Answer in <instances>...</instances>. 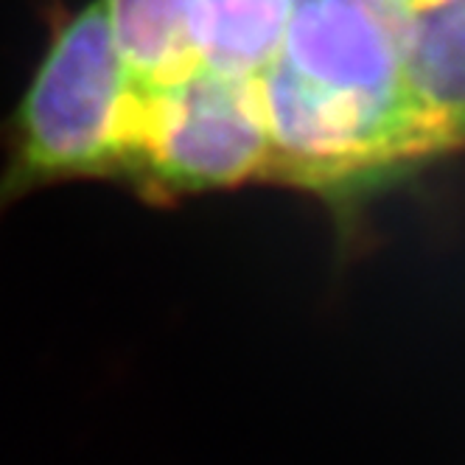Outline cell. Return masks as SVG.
<instances>
[{
  "label": "cell",
  "instance_id": "5b68a950",
  "mask_svg": "<svg viewBox=\"0 0 465 465\" xmlns=\"http://www.w3.org/2000/svg\"><path fill=\"white\" fill-rule=\"evenodd\" d=\"M115 48L138 90H157L199 68L196 0H102Z\"/></svg>",
  "mask_w": 465,
  "mask_h": 465
},
{
  "label": "cell",
  "instance_id": "7a4b0ae2",
  "mask_svg": "<svg viewBox=\"0 0 465 465\" xmlns=\"http://www.w3.org/2000/svg\"><path fill=\"white\" fill-rule=\"evenodd\" d=\"M270 172L272 143L258 79L199 64L174 84L135 93L121 180L149 203L232 188Z\"/></svg>",
  "mask_w": 465,
  "mask_h": 465
},
{
  "label": "cell",
  "instance_id": "277c9868",
  "mask_svg": "<svg viewBox=\"0 0 465 465\" xmlns=\"http://www.w3.org/2000/svg\"><path fill=\"white\" fill-rule=\"evenodd\" d=\"M401 82L449 146L465 141V0L412 9Z\"/></svg>",
  "mask_w": 465,
  "mask_h": 465
},
{
  "label": "cell",
  "instance_id": "8992f818",
  "mask_svg": "<svg viewBox=\"0 0 465 465\" xmlns=\"http://www.w3.org/2000/svg\"><path fill=\"white\" fill-rule=\"evenodd\" d=\"M294 0H196L199 64L232 79H258L281 56Z\"/></svg>",
  "mask_w": 465,
  "mask_h": 465
},
{
  "label": "cell",
  "instance_id": "6da1fadb",
  "mask_svg": "<svg viewBox=\"0 0 465 465\" xmlns=\"http://www.w3.org/2000/svg\"><path fill=\"white\" fill-rule=\"evenodd\" d=\"M135 93L102 0L56 28L12 124L0 213L59 180L121 177Z\"/></svg>",
  "mask_w": 465,
  "mask_h": 465
},
{
  "label": "cell",
  "instance_id": "3957f363",
  "mask_svg": "<svg viewBox=\"0 0 465 465\" xmlns=\"http://www.w3.org/2000/svg\"><path fill=\"white\" fill-rule=\"evenodd\" d=\"M412 6L401 0H301L281 62L309 84L381 110L412 107L401 56Z\"/></svg>",
  "mask_w": 465,
  "mask_h": 465
},
{
  "label": "cell",
  "instance_id": "52a82bcc",
  "mask_svg": "<svg viewBox=\"0 0 465 465\" xmlns=\"http://www.w3.org/2000/svg\"><path fill=\"white\" fill-rule=\"evenodd\" d=\"M401 4L412 6V9H420V6H435V4H449V0H401Z\"/></svg>",
  "mask_w": 465,
  "mask_h": 465
}]
</instances>
